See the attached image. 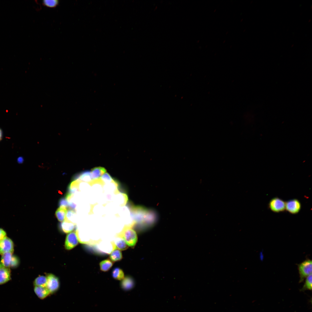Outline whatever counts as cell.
I'll use <instances>...</instances> for the list:
<instances>
[{
	"mask_svg": "<svg viewBox=\"0 0 312 312\" xmlns=\"http://www.w3.org/2000/svg\"><path fill=\"white\" fill-rule=\"evenodd\" d=\"M135 223V222H133L131 224L125 225L122 230L116 234V236L124 240L128 246L131 248L135 246L138 241L137 234L132 229Z\"/></svg>",
	"mask_w": 312,
	"mask_h": 312,
	"instance_id": "1",
	"label": "cell"
},
{
	"mask_svg": "<svg viewBox=\"0 0 312 312\" xmlns=\"http://www.w3.org/2000/svg\"><path fill=\"white\" fill-rule=\"evenodd\" d=\"M101 185H103L105 183H113L114 184L117 183L111 177L110 175L107 172L105 173L100 178Z\"/></svg>",
	"mask_w": 312,
	"mask_h": 312,
	"instance_id": "21",
	"label": "cell"
},
{
	"mask_svg": "<svg viewBox=\"0 0 312 312\" xmlns=\"http://www.w3.org/2000/svg\"><path fill=\"white\" fill-rule=\"evenodd\" d=\"M115 244L117 248L120 250H126L128 247V246L125 241L122 239L117 241Z\"/></svg>",
	"mask_w": 312,
	"mask_h": 312,
	"instance_id": "24",
	"label": "cell"
},
{
	"mask_svg": "<svg viewBox=\"0 0 312 312\" xmlns=\"http://www.w3.org/2000/svg\"><path fill=\"white\" fill-rule=\"evenodd\" d=\"M73 180H77L81 182L82 181L87 183L90 185L92 181L90 171H86L77 174L73 178Z\"/></svg>",
	"mask_w": 312,
	"mask_h": 312,
	"instance_id": "12",
	"label": "cell"
},
{
	"mask_svg": "<svg viewBox=\"0 0 312 312\" xmlns=\"http://www.w3.org/2000/svg\"><path fill=\"white\" fill-rule=\"evenodd\" d=\"M113 262L109 259H107L101 261L99 263L100 269L103 272L108 271L113 265Z\"/></svg>",
	"mask_w": 312,
	"mask_h": 312,
	"instance_id": "17",
	"label": "cell"
},
{
	"mask_svg": "<svg viewBox=\"0 0 312 312\" xmlns=\"http://www.w3.org/2000/svg\"><path fill=\"white\" fill-rule=\"evenodd\" d=\"M60 226L63 232L68 233L71 232L74 229L75 224L70 221L65 220L60 223Z\"/></svg>",
	"mask_w": 312,
	"mask_h": 312,
	"instance_id": "14",
	"label": "cell"
},
{
	"mask_svg": "<svg viewBox=\"0 0 312 312\" xmlns=\"http://www.w3.org/2000/svg\"><path fill=\"white\" fill-rule=\"evenodd\" d=\"M301 207L300 201L297 199H293L285 202V209L290 213L296 214L300 211Z\"/></svg>",
	"mask_w": 312,
	"mask_h": 312,
	"instance_id": "8",
	"label": "cell"
},
{
	"mask_svg": "<svg viewBox=\"0 0 312 312\" xmlns=\"http://www.w3.org/2000/svg\"><path fill=\"white\" fill-rule=\"evenodd\" d=\"M69 202L68 201L65 197H63L60 199L58 203V205L60 207H63L67 209L68 207Z\"/></svg>",
	"mask_w": 312,
	"mask_h": 312,
	"instance_id": "25",
	"label": "cell"
},
{
	"mask_svg": "<svg viewBox=\"0 0 312 312\" xmlns=\"http://www.w3.org/2000/svg\"><path fill=\"white\" fill-rule=\"evenodd\" d=\"M134 283V280L131 277L129 276H126L122 280L121 286L123 289L128 290L133 287Z\"/></svg>",
	"mask_w": 312,
	"mask_h": 312,
	"instance_id": "15",
	"label": "cell"
},
{
	"mask_svg": "<svg viewBox=\"0 0 312 312\" xmlns=\"http://www.w3.org/2000/svg\"><path fill=\"white\" fill-rule=\"evenodd\" d=\"M112 274V277L116 280H121L124 278L123 271L118 267L115 268L113 269Z\"/></svg>",
	"mask_w": 312,
	"mask_h": 312,
	"instance_id": "18",
	"label": "cell"
},
{
	"mask_svg": "<svg viewBox=\"0 0 312 312\" xmlns=\"http://www.w3.org/2000/svg\"><path fill=\"white\" fill-rule=\"evenodd\" d=\"M47 283L46 287L51 294L56 292L60 287V282L58 278L52 274H48L47 276Z\"/></svg>",
	"mask_w": 312,
	"mask_h": 312,
	"instance_id": "4",
	"label": "cell"
},
{
	"mask_svg": "<svg viewBox=\"0 0 312 312\" xmlns=\"http://www.w3.org/2000/svg\"><path fill=\"white\" fill-rule=\"evenodd\" d=\"M14 244L12 240L7 236L0 242V254L8 252L13 253Z\"/></svg>",
	"mask_w": 312,
	"mask_h": 312,
	"instance_id": "7",
	"label": "cell"
},
{
	"mask_svg": "<svg viewBox=\"0 0 312 312\" xmlns=\"http://www.w3.org/2000/svg\"><path fill=\"white\" fill-rule=\"evenodd\" d=\"M81 182L77 180H74L69 185L67 193L73 195L78 190L79 185Z\"/></svg>",
	"mask_w": 312,
	"mask_h": 312,
	"instance_id": "20",
	"label": "cell"
},
{
	"mask_svg": "<svg viewBox=\"0 0 312 312\" xmlns=\"http://www.w3.org/2000/svg\"><path fill=\"white\" fill-rule=\"evenodd\" d=\"M106 169L101 167H95L90 171L92 181L90 185L99 183L101 177L106 172Z\"/></svg>",
	"mask_w": 312,
	"mask_h": 312,
	"instance_id": "9",
	"label": "cell"
},
{
	"mask_svg": "<svg viewBox=\"0 0 312 312\" xmlns=\"http://www.w3.org/2000/svg\"><path fill=\"white\" fill-rule=\"evenodd\" d=\"M67 211V209L63 207H60L57 209L55 216L59 221L62 222L65 220Z\"/></svg>",
	"mask_w": 312,
	"mask_h": 312,
	"instance_id": "16",
	"label": "cell"
},
{
	"mask_svg": "<svg viewBox=\"0 0 312 312\" xmlns=\"http://www.w3.org/2000/svg\"><path fill=\"white\" fill-rule=\"evenodd\" d=\"M112 249L109 254V257L110 260L113 262L119 261L121 260L122 258V253L121 251L116 247L114 241L111 242Z\"/></svg>",
	"mask_w": 312,
	"mask_h": 312,
	"instance_id": "11",
	"label": "cell"
},
{
	"mask_svg": "<svg viewBox=\"0 0 312 312\" xmlns=\"http://www.w3.org/2000/svg\"><path fill=\"white\" fill-rule=\"evenodd\" d=\"M58 0H43L42 4L47 7L54 8L56 7L59 4Z\"/></svg>",
	"mask_w": 312,
	"mask_h": 312,
	"instance_id": "23",
	"label": "cell"
},
{
	"mask_svg": "<svg viewBox=\"0 0 312 312\" xmlns=\"http://www.w3.org/2000/svg\"><path fill=\"white\" fill-rule=\"evenodd\" d=\"M17 161L19 163H21L23 161V158L21 157H19L17 159Z\"/></svg>",
	"mask_w": 312,
	"mask_h": 312,
	"instance_id": "28",
	"label": "cell"
},
{
	"mask_svg": "<svg viewBox=\"0 0 312 312\" xmlns=\"http://www.w3.org/2000/svg\"><path fill=\"white\" fill-rule=\"evenodd\" d=\"M269 207L273 212L278 213L285 210V202L277 197L271 199L268 204Z\"/></svg>",
	"mask_w": 312,
	"mask_h": 312,
	"instance_id": "5",
	"label": "cell"
},
{
	"mask_svg": "<svg viewBox=\"0 0 312 312\" xmlns=\"http://www.w3.org/2000/svg\"><path fill=\"white\" fill-rule=\"evenodd\" d=\"M11 276L10 268L0 265V285L4 284L10 281L11 279Z\"/></svg>",
	"mask_w": 312,
	"mask_h": 312,
	"instance_id": "10",
	"label": "cell"
},
{
	"mask_svg": "<svg viewBox=\"0 0 312 312\" xmlns=\"http://www.w3.org/2000/svg\"><path fill=\"white\" fill-rule=\"evenodd\" d=\"M298 269L300 275L299 282H302L307 276L312 274V261L307 259L298 265Z\"/></svg>",
	"mask_w": 312,
	"mask_h": 312,
	"instance_id": "3",
	"label": "cell"
},
{
	"mask_svg": "<svg viewBox=\"0 0 312 312\" xmlns=\"http://www.w3.org/2000/svg\"><path fill=\"white\" fill-rule=\"evenodd\" d=\"M47 278L44 276H40L36 278L34 281V286L46 287Z\"/></svg>",
	"mask_w": 312,
	"mask_h": 312,
	"instance_id": "19",
	"label": "cell"
},
{
	"mask_svg": "<svg viewBox=\"0 0 312 312\" xmlns=\"http://www.w3.org/2000/svg\"><path fill=\"white\" fill-rule=\"evenodd\" d=\"M75 210L74 209H68L67 211L65 220H67L70 221L72 220V218L73 217L74 215L75 214Z\"/></svg>",
	"mask_w": 312,
	"mask_h": 312,
	"instance_id": "26",
	"label": "cell"
},
{
	"mask_svg": "<svg viewBox=\"0 0 312 312\" xmlns=\"http://www.w3.org/2000/svg\"><path fill=\"white\" fill-rule=\"evenodd\" d=\"M7 236L6 231L0 227V242Z\"/></svg>",
	"mask_w": 312,
	"mask_h": 312,
	"instance_id": "27",
	"label": "cell"
},
{
	"mask_svg": "<svg viewBox=\"0 0 312 312\" xmlns=\"http://www.w3.org/2000/svg\"><path fill=\"white\" fill-rule=\"evenodd\" d=\"M77 231L71 232L66 235L65 242V247L67 250H70L78 244L79 240Z\"/></svg>",
	"mask_w": 312,
	"mask_h": 312,
	"instance_id": "6",
	"label": "cell"
},
{
	"mask_svg": "<svg viewBox=\"0 0 312 312\" xmlns=\"http://www.w3.org/2000/svg\"><path fill=\"white\" fill-rule=\"evenodd\" d=\"M312 274H310L306 278L305 282L301 290H311L312 289Z\"/></svg>",
	"mask_w": 312,
	"mask_h": 312,
	"instance_id": "22",
	"label": "cell"
},
{
	"mask_svg": "<svg viewBox=\"0 0 312 312\" xmlns=\"http://www.w3.org/2000/svg\"><path fill=\"white\" fill-rule=\"evenodd\" d=\"M34 291L38 297L42 300L51 294L46 287L35 286Z\"/></svg>",
	"mask_w": 312,
	"mask_h": 312,
	"instance_id": "13",
	"label": "cell"
},
{
	"mask_svg": "<svg viewBox=\"0 0 312 312\" xmlns=\"http://www.w3.org/2000/svg\"><path fill=\"white\" fill-rule=\"evenodd\" d=\"M0 265L8 268H15L18 266L19 261L18 258L13 253L8 252L1 255Z\"/></svg>",
	"mask_w": 312,
	"mask_h": 312,
	"instance_id": "2",
	"label": "cell"
},
{
	"mask_svg": "<svg viewBox=\"0 0 312 312\" xmlns=\"http://www.w3.org/2000/svg\"><path fill=\"white\" fill-rule=\"evenodd\" d=\"M2 131L1 129L0 128V141H1L2 139Z\"/></svg>",
	"mask_w": 312,
	"mask_h": 312,
	"instance_id": "29",
	"label": "cell"
}]
</instances>
